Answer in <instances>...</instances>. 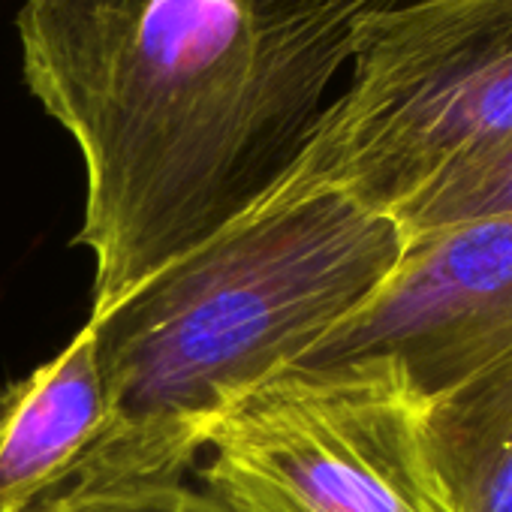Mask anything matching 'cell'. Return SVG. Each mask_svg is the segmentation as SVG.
Wrapping results in <instances>:
<instances>
[{
  "label": "cell",
  "instance_id": "cell-1",
  "mask_svg": "<svg viewBox=\"0 0 512 512\" xmlns=\"http://www.w3.org/2000/svg\"><path fill=\"white\" fill-rule=\"evenodd\" d=\"M401 4L25 0V85L85 163L91 317L281 184L362 28Z\"/></svg>",
  "mask_w": 512,
  "mask_h": 512
},
{
  "label": "cell",
  "instance_id": "cell-2",
  "mask_svg": "<svg viewBox=\"0 0 512 512\" xmlns=\"http://www.w3.org/2000/svg\"><path fill=\"white\" fill-rule=\"evenodd\" d=\"M404 247L392 217L341 193L275 187L91 317L109 422L55 506L181 485L226 413L341 326Z\"/></svg>",
  "mask_w": 512,
  "mask_h": 512
},
{
  "label": "cell",
  "instance_id": "cell-3",
  "mask_svg": "<svg viewBox=\"0 0 512 512\" xmlns=\"http://www.w3.org/2000/svg\"><path fill=\"white\" fill-rule=\"evenodd\" d=\"M350 88L278 187L395 214L512 142V0H407L359 34Z\"/></svg>",
  "mask_w": 512,
  "mask_h": 512
},
{
  "label": "cell",
  "instance_id": "cell-4",
  "mask_svg": "<svg viewBox=\"0 0 512 512\" xmlns=\"http://www.w3.org/2000/svg\"><path fill=\"white\" fill-rule=\"evenodd\" d=\"M422 407L386 365L284 371L208 437V497L223 512H455Z\"/></svg>",
  "mask_w": 512,
  "mask_h": 512
},
{
  "label": "cell",
  "instance_id": "cell-5",
  "mask_svg": "<svg viewBox=\"0 0 512 512\" xmlns=\"http://www.w3.org/2000/svg\"><path fill=\"white\" fill-rule=\"evenodd\" d=\"M512 362V214L407 238L389 278L290 371L386 365L434 401Z\"/></svg>",
  "mask_w": 512,
  "mask_h": 512
},
{
  "label": "cell",
  "instance_id": "cell-6",
  "mask_svg": "<svg viewBox=\"0 0 512 512\" xmlns=\"http://www.w3.org/2000/svg\"><path fill=\"white\" fill-rule=\"evenodd\" d=\"M109 422V389L82 329L52 362L0 392V512H46Z\"/></svg>",
  "mask_w": 512,
  "mask_h": 512
},
{
  "label": "cell",
  "instance_id": "cell-7",
  "mask_svg": "<svg viewBox=\"0 0 512 512\" xmlns=\"http://www.w3.org/2000/svg\"><path fill=\"white\" fill-rule=\"evenodd\" d=\"M422 440L455 512H512V362L425 401Z\"/></svg>",
  "mask_w": 512,
  "mask_h": 512
},
{
  "label": "cell",
  "instance_id": "cell-8",
  "mask_svg": "<svg viewBox=\"0 0 512 512\" xmlns=\"http://www.w3.org/2000/svg\"><path fill=\"white\" fill-rule=\"evenodd\" d=\"M512 214V142L455 169L395 214L407 238Z\"/></svg>",
  "mask_w": 512,
  "mask_h": 512
},
{
  "label": "cell",
  "instance_id": "cell-9",
  "mask_svg": "<svg viewBox=\"0 0 512 512\" xmlns=\"http://www.w3.org/2000/svg\"><path fill=\"white\" fill-rule=\"evenodd\" d=\"M46 512H223L208 494H196L184 485H163L148 491L106 494L52 506Z\"/></svg>",
  "mask_w": 512,
  "mask_h": 512
}]
</instances>
